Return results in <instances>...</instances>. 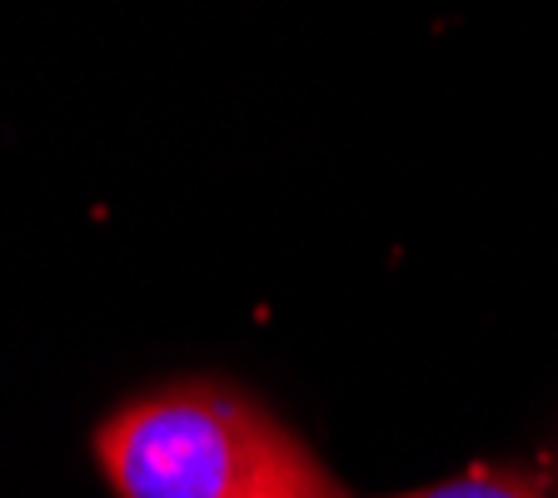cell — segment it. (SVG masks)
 Returning a JSON list of instances; mask_svg holds the SVG:
<instances>
[{
	"instance_id": "cell-1",
	"label": "cell",
	"mask_w": 558,
	"mask_h": 498,
	"mask_svg": "<svg viewBox=\"0 0 558 498\" xmlns=\"http://www.w3.org/2000/svg\"><path fill=\"white\" fill-rule=\"evenodd\" d=\"M120 498H349L314 449L230 384H165L95 434Z\"/></svg>"
},
{
	"instance_id": "cell-2",
	"label": "cell",
	"mask_w": 558,
	"mask_h": 498,
	"mask_svg": "<svg viewBox=\"0 0 558 498\" xmlns=\"http://www.w3.org/2000/svg\"><path fill=\"white\" fill-rule=\"evenodd\" d=\"M399 498H548V494L529 469H469L459 478H444L434 488L399 494Z\"/></svg>"
},
{
	"instance_id": "cell-3",
	"label": "cell",
	"mask_w": 558,
	"mask_h": 498,
	"mask_svg": "<svg viewBox=\"0 0 558 498\" xmlns=\"http://www.w3.org/2000/svg\"><path fill=\"white\" fill-rule=\"evenodd\" d=\"M554 484H558V478H554Z\"/></svg>"
}]
</instances>
